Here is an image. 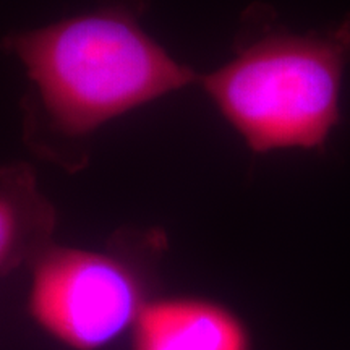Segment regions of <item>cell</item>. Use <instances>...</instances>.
<instances>
[{
	"label": "cell",
	"instance_id": "6da1fadb",
	"mask_svg": "<svg viewBox=\"0 0 350 350\" xmlns=\"http://www.w3.org/2000/svg\"><path fill=\"white\" fill-rule=\"evenodd\" d=\"M138 7L103 0L80 15L3 39L31 81L34 122H47L62 138H85L116 117L198 85V73L142 28Z\"/></svg>",
	"mask_w": 350,
	"mask_h": 350
},
{
	"label": "cell",
	"instance_id": "7a4b0ae2",
	"mask_svg": "<svg viewBox=\"0 0 350 350\" xmlns=\"http://www.w3.org/2000/svg\"><path fill=\"white\" fill-rule=\"evenodd\" d=\"M349 62L350 20L323 34H262L198 85L253 152L321 150Z\"/></svg>",
	"mask_w": 350,
	"mask_h": 350
},
{
	"label": "cell",
	"instance_id": "3957f363",
	"mask_svg": "<svg viewBox=\"0 0 350 350\" xmlns=\"http://www.w3.org/2000/svg\"><path fill=\"white\" fill-rule=\"evenodd\" d=\"M28 313L72 350H103L131 331L150 301V271L130 248L52 243L31 265Z\"/></svg>",
	"mask_w": 350,
	"mask_h": 350
},
{
	"label": "cell",
	"instance_id": "277c9868",
	"mask_svg": "<svg viewBox=\"0 0 350 350\" xmlns=\"http://www.w3.org/2000/svg\"><path fill=\"white\" fill-rule=\"evenodd\" d=\"M130 332L131 350H250L237 314L200 297L151 299Z\"/></svg>",
	"mask_w": 350,
	"mask_h": 350
},
{
	"label": "cell",
	"instance_id": "5b68a950",
	"mask_svg": "<svg viewBox=\"0 0 350 350\" xmlns=\"http://www.w3.org/2000/svg\"><path fill=\"white\" fill-rule=\"evenodd\" d=\"M55 209L31 165L0 167V275L31 265L52 245Z\"/></svg>",
	"mask_w": 350,
	"mask_h": 350
}]
</instances>
